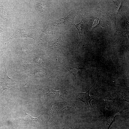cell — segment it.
Masks as SVG:
<instances>
[{
	"label": "cell",
	"mask_w": 129,
	"mask_h": 129,
	"mask_svg": "<svg viewBox=\"0 0 129 129\" xmlns=\"http://www.w3.org/2000/svg\"><path fill=\"white\" fill-rule=\"evenodd\" d=\"M33 29L32 26L26 25L25 27L14 33L7 41L16 38L29 37L33 39V37L34 33L32 31Z\"/></svg>",
	"instance_id": "cell-1"
},
{
	"label": "cell",
	"mask_w": 129,
	"mask_h": 129,
	"mask_svg": "<svg viewBox=\"0 0 129 129\" xmlns=\"http://www.w3.org/2000/svg\"><path fill=\"white\" fill-rule=\"evenodd\" d=\"M4 65V70L3 71L4 77L1 78L3 79L2 82H0L2 87L0 91L1 93L5 89H9L15 85L16 84V81L13 79L9 78L8 76L5 63L3 61Z\"/></svg>",
	"instance_id": "cell-2"
},
{
	"label": "cell",
	"mask_w": 129,
	"mask_h": 129,
	"mask_svg": "<svg viewBox=\"0 0 129 129\" xmlns=\"http://www.w3.org/2000/svg\"><path fill=\"white\" fill-rule=\"evenodd\" d=\"M43 93L44 97L47 98H57L59 99L62 98L61 94L59 91L50 90L48 88L47 90H44L42 88L38 89Z\"/></svg>",
	"instance_id": "cell-5"
},
{
	"label": "cell",
	"mask_w": 129,
	"mask_h": 129,
	"mask_svg": "<svg viewBox=\"0 0 129 129\" xmlns=\"http://www.w3.org/2000/svg\"><path fill=\"white\" fill-rule=\"evenodd\" d=\"M110 12V17L111 18L113 27L117 30L116 23V20L117 14L122 4V1L120 0L114 1Z\"/></svg>",
	"instance_id": "cell-3"
},
{
	"label": "cell",
	"mask_w": 129,
	"mask_h": 129,
	"mask_svg": "<svg viewBox=\"0 0 129 129\" xmlns=\"http://www.w3.org/2000/svg\"><path fill=\"white\" fill-rule=\"evenodd\" d=\"M81 69L78 66L76 65L74 67L67 65L63 67L61 70V71L67 73V72H71L74 76L75 80L76 79V75L77 71Z\"/></svg>",
	"instance_id": "cell-7"
},
{
	"label": "cell",
	"mask_w": 129,
	"mask_h": 129,
	"mask_svg": "<svg viewBox=\"0 0 129 129\" xmlns=\"http://www.w3.org/2000/svg\"><path fill=\"white\" fill-rule=\"evenodd\" d=\"M44 6L43 4L40 3L36 5V8L38 11L42 12L44 10Z\"/></svg>",
	"instance_id": "cell-13"
},
{
	"label": "cell",
	"mask_w": 129,
	"mask_h": 129,
	"mask_svg": "<svg viewBox=\"0 0 129 129\" xmlns=\"http://www.w3.org/2000/svg\"><path fill=\"white\" fill-rule=\"evenodd\" d=\"M100 129H102V128H100Z\"/></svg>",
	"instance_id": "cell-16"
},
{
	"label": "cell",
	"mask_w": 129,
	"mask_h": 129,
	"mask_svg": "<svg viewBox=\"0 0 129 129\" xmlns=\"http://www.w3.org/2000/svg\"><path fill=\"white\" fill-rule=\"evenodd\" d=\"M2 30H3L2 29L0 28V33L1 32Z\"/></svg>",
	"instance_id": "cell-15"
},
{
	"label": "cell",
	"mask_w": 129,
	"mask_h": 129,
	"mask_svg": "<svg viewBox=\"0 0 129 129\" xmlns=\"http://www.w3.org/2000/svg\"><path fill=\"white\" fill-rule=\"evenodd\" d=\"M94 85L85 93H78L75 99L77 100L83 102L86 106H92L91 104V101L93 99L94 96H90L89 92Z\"/></svg>",
	"instance_id": "cell-4"
},
{
	"label": "cell",
	"mask_w": 129,
	"mask_h": 129,
	"mask_svg": "<svg viewBox=\"0 0 129 129\" xmlns=\"http://www.w3.org/2000/svg\"><path fill=\"white\" fill-rule=\"evenodd\" d=\"M24 110L25 113L24 116L22 117L18 118L20 119L23 120L26 122L32 124L36 123L38 121V119L41 116L37 118H34L27 114L25 111L24 109Z\"/></svg>",
	"instance_id": "cell-9"
},
{
	"label": "cell",
	"mask_w": 129,
	"mask_h": 129,
	"mask_svg": "<svg viewBox=\"0 0 129 129\" xmlns=\"http://www.w3.org/2000/svg\"><path fill=\"white\" fill-rule=\"evenodd\" d=\"M0 12L3 17L6 20H8L11 16V13L5 8L0 7Z\"/></svg>",
	"instance_id": "cell-11"
},
{
	"label": "cell",
	"mask_w": 129,
	"mask_h": 129,
	"mask_svg": "<svg viewBox=\"0 0 129 129\" xmlns=\"http://www.w3.org/2000/svg\"><path fill=\"white\" fill-rule=\"evenodd\" d=\"M68 129H75L73 126H71L69 127Z\"/></svg>",
	"instance_id": "cell-14"
},
{
	"label": "cell",
	"mask_w": 129,
	"mask_h": 129,
	"mask_svg": "<svg viewBox=\"0 0 129 129\" xmlns=\"http://www.w3.org/2000/svg\"><path fill=\"white\" fill-rule=\"evenodd\" d=\"M86 24V21L82 18L80 23L75 25L78 30L80 34L79 43L84 38L85 36Z\"/></svg>",
	"instance_id": "cell-6"
},
{
	"label": "cell",
	"mask_w": 129,
	"mask_h": 129,
	"mask_svg": "<svg viewBox=\"0 0 129 129\" xmlns=\"http://www.w3.org/2000/svg\"><path fill=\"white\" fill-rule=\"evenodd\" d=\"M92 26L91 28V30L92 29L97 26L99 24V19L97 18L93 17L92 18Z\"/></svg>",
	"instance_id": "cell-12"
},
{
	"label": "cell",
	"mask_w": 129,
	"mask_h": 129,
	"mask_svg": "<svg viewBox=\"0 0 129 129\" xmlns=\"http://www.w3.org/2000/svg\"><path fill=\"white\" fill-rule=\"evenodd\" d=\"M121 113V112H120ZM120 112L108 117H105L104 119L105 129H109V127L113 122L115 121L116 117L120 113Z\"/></svg>",
	"instance_id": "cell-8"
},
{
	"label": "cell",
	"mask_w": 129,
	"mask_h": 129,
	"mask_svg": "<svg viewBox=\"0 0 129 129\" xmlns=\"http://www.w3.org/2000/svg\"><path fill=\"white\" fill-rule=\"evenodd\" d=\"M64 42L61 39V36H60L56 42L53 43L50 48L53 51H55L61 48L63 46Z\"/></svg>",
	"instance_id": "cell-10"
}]
</instances>
